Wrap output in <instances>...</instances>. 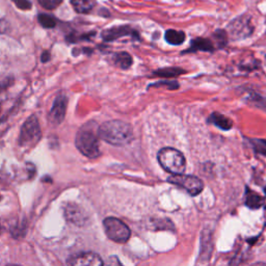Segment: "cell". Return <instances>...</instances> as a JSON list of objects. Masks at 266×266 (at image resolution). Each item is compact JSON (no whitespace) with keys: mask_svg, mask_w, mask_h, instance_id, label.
Here are the masks:
<instances>
[{"mask_svg":"<svg viewBox=\"0 0 266 266\" xmlns=\"http://www.w3.org/2000/svg\"><path fill=\"white\" fill-rule=\"evenodd\" d=\"M213 50H214V46L209 39L196 38L191 41L190 49H188L186 52H195V51L212 52Z\"/></svg>","mask_w":266,"mask_h":266,"instance_id":"cell-11","label":"cell"},{"mask_svg":"<svg viewBox=\"0 0 266 266\" xmlns=\"http://www.w3.org/2000/svg\"><path fill=\"white\" fill-rule=\"evenodd\" d=\"M214 37L218 41L219 45L224 46L227 43V40H228L227 39V33L224 30H217V31H215L214 32Z\"/></svg>","mask_w":266,"mask_h":266,"instance_id":"cell-22","label":"cell"},{"mask_svg":"<svg viewBox=\"0 0 266 266\" xmlns=\"http://www.w3.org/2000/svg\"><path fill=\"white\" fill-rule=\"evenodd\" d=\"M158 163L166 172L172 175H181L186 169L184 155L174 148H163L157 154Z\"/></svg>","mask_w":266,"mask_h":266,"instance_id":"cell-3","label":"cell"},{"mask_svg":"<svg viewBox=\"0 0 266 266\" xmlns=\"http://www.w3.org/2000/svg\"><path fill=\"white\" fill-rule=\"evenodd\" d=\"M42 137L39 120L36 115L30 117L22 125L19 135V146L22 148H32L36 146Z\"/></svg>","mask_w":266,"mask_h":266,"instance_id":"cell-4","label":"cell"},{"mask_svg":"<svg viewBox=\"0 0 266 266\" xmlns=\"http://www.w3.org/2000/svg\"><path fill=\"white\" fill-rule=\"evenodd\" d=\"M253 266H266V265L263 263H256V264H254Z\"/></svg>","mask_w":266,"mask_h":266,"instance_id":"cell-27","label":"cell"},{"mask_svg":"<svg viewBox=\"0 0 266 266\" xmlns=\"http://www.w3.org/2000/svg\"><path fill=\"white\" fill-rule=\"evenodd\" d=\"M101 36L104 41L112 42L126 36H132V37H135L136 39L137 32L128 25H122V26H114V27L103 30Z\"/></svg>","mask_w":266,"mask_h":266,"instance_id":"cell-10","label":"cell"},{"mask_svg":"<svg viewBox=\"0 0 266 266\" xmlns=\"http://www.w3.org/2000/svg\"><path fill=\"white\" fill-rule=\"evenodd\" d=\"M150 87H154V88H166L169 89H179V84L177 82H170V80H167V82H158L156 84H153Z\"/></svg>","mask_w":266,"mask_h":266,"instance_id":"cell-20","label":"cell"},{"mask_svg":"<svg viewBox=\"0 0 266 266\" xmlns=\"http://www.w3.org/2000/svg\"><path fill=\"white\" fill-rule=\"evenodd\" d=\"M104 231H105L106 236L118 244H125V242L130 238L131 232L130 229L127 227L125 223L120 221L119 218L115 217H107L103 222Z\"/></svg>","mask_w":266,"mask_h":266,"instance_id":"cell-5","label":"cell"},{"mask_svg":"<svg viewBox=\"0 0 266 266\" xmlns=\"http://www.w3.org/2000/svg\"><path fill=\"white\" fill-rule=\"evenodd\" d=\"M168 181L184 188L190 195H198L204 189L203 181L191 175H172L169 177Z\"/></svg>","mask_w":266,"mask_h":266,"instance_id":"cell-6","label":"cell"},{"mask_svg":"<svg viewBox=\"0 0 266 266\" xmlns=\"http://www.w3.org/2000/svg\"><path fill=\"white\" fill-rule=\"evenodd\" d=\"M15 3V5L23 10H27L31 8V3L28 1V0H11Z\"/></svg>","mask_w":266,"mask_h":266,"instance_id":"cell-21","label":"cell"},{"mask_svg":"<svg viewBox=\"0 0 266 266\" xmlns=\"http://www.w3.org/2000/svg\"><path fill=\"white\" fill-rule=\"evenodd\" d=\"M106 266H124L117 256H110L106 261Z\"/></svg>","mask_w":266,"mask_h":266,"instance_id":"cell-23","label":"cell"},{"mask_svg":"<svg viewBox=\"0 0 266 266\" xmlns=\"http://www.w3.org/2000/svg\"><path fill=\"white\" fill-rule=\"evenodd\" d=\"M98 129L97 123L90 121L83 125L77 131L75 146L78 151L88 158L95 159L101 154Z\"/></svg>","mask_w":266,"mask_h":266,"instance_id":"cell-2","label":"cell"},{"mask_svg":"<svg viewBox=\"0 0 266 266\" xmlns=\"http://www.w3.org/2000/svg\"><path fill=\"white\" fill-rule=\"evenodd\" d=\"M67 104H68V98L64 94L57 95L53 105L49 111L48 120L49 123L53 126H57L62 124V122L65 120L66 111H67Z\"/></svg>","mask_w":266,"mask_h":266,"instance_id":"cell-8","label":"cell"},{"mask_svg":"<svg viewBox=\"0 0 266 266\" xmlns=\"http://www.w3.org/2000/svg\"><path fill=\"white\" fill-rule=\"evenodd\" d=\"M11 79H9L8 77H5V78H1L0 77V90H1L2 89H5L9 86V82Z\"/></svg>","mask_w":266,"mask_h":266,"instance_id":"cell-24","label":"cell"},{"mask_svg":"<svg viewBox=\"0 0 266 266\" xmlns=\"http://www.w3.org/2000/svg\"><path fill=\"white\" fill-rule=\"evenodd\" d=\"M49 60H50V53L48 51H44L41 56L42 63H47Z\"/></svg>","mask_w":266,"mask_h":266,"instance_id":"cell-26","label":"cell"},{"mask_svg":"<svg viewBox=\"0 0 266 266\" xmlns=\"http://www.w3.org/2000/svg\"><path fill=\"white\" fill-rule=\"evenodd\" d=\"M209 121L214 124L218 128H221L222 130H230L231 128L233 127V122L231 121V119H229L226 115L222 114V113H218V112H213L210 118Z\"/></svg>","mask_w":266,"mask_h":266,"instance_id":"cell-12","label":"cell"},{"mask_svg":"<svg viewBox=\"0 0 266 266\" xmlns=\"http://www.w3.org/2000/svg\"><path fill=\"white\" fill-rule=\"evenodd\" d=\"M229 32L235 40L246 39L254 31V26L248 16H241L230 23Z\"/></svg>","mask_w":266,"mask_h":266,"instance_id":"cell-7","label":"cell"},{"mask_svg":"<svg viewBox=\"0 0 266 266\" xmlns=\"http://www.w3.org/2000/svg\"><path fill=\"white\" fill-rule=\"evenodd\" d=\"M38 20L44 28H53L56 26V19L51 15L40 14L38 16Z\"/></svg>","mask_w":266,"mask_h":266,"instance_id":"cell-18","label":"cell"},{"mask_svg":"<svg viewBox=\"0 0 266 266\" xmlns=\"http://www.w3.org/2000/svg\"><path fill=\"white\" fill-rule=\"evenodd\" d=\"M7 266H20V265H7Z\"/></svg>","mask_w":266,"mask_h":266,"instance_id":"cell-28","label":"cell"},{"mask_svg":"<svg viewBox=\"0 0 266 266\" xmlns=\"http://www.w3.org/2000/svg\"><path fill=\"white\" fill-rule=\"evenodd\" d=\"M8 27L7 22L4 20H0V33H3L4 31H6Z\"/></svg>","mask_w":266,"mask_h":266,"instance_id":"cell-25","label":"cell"},{"mask_svg":"<svg viewBox=\"0 0 266 266\" xmlns=\"http://www.w3.org/2000/svg\"><path fill=\"white\" fill-rule=\"evenodd\" d=\"M98 135L104 142L112 146L122 147L130 144L133 140V129L128 123L113 120L99 126Z\"/></svg>","mask_w":266,"mask_h":266,"instance_id":"cell-1","label":"cell"},{"mask_svg":"<svg viewBox=\"0 0 266 266\" xmlns=\"http://www.w3.org/2000/svg\"><path fill=\"white\" fill-rule=\"evenodd\" d=\"M38 1L40 5L43 6L45 9L52 10L60 6L63 2V0H38Z\"/></svg>","mask_w":266,"mask_h":266,"instance_id":"cell-19","label":"cell"},{"mask_svg":"<svg viewBox=\"0 0 266 266\" xmlns=\"http://www.w3.org/2000/svg\"><path fill=\"white\" fill-rule=\"evenodd\" d=\"M246 193V205L251 209H259L264 204V198L256 191L247 188Z\"/></svg>","mask_w":266,"mask_h":266,"instance_id":"cell-13","label":"cell"},{"mask_svg":"<svg viewBox=\"0 0 266 266\" xmlns=\"http://www.w3.org/2000/svg\"><path fill=\"white\" fill-rule=\"evenodd\" d=\"M112 61H113V64L117 67L121 68L122 70H127V69H129L133 63L132 56L128 52L115 53L113 55Z\"/></svg>","mask_w":266,"mask_h":266,"instance_id":"cell-14","label":"cell"},{"mask_svg":"<svg viewBox=\"0 0 266 266\" xmlns=\"http://www.w3.org/2000/svg\"><path fill=\"white\" fill-rule=\"evenodd\" d=\"M73 8L79 14H87L94 8L96 0H71Z\"/></svg>","mask_w":266,"mask_h":266,"instance_id":"cell-16","label":"cell"},{"mask_svg":"<svg viewBox=\"0 0 266 266\" xmlns=\"http://www.w3.org/2000/svg\"><path fill=\"white\" fill-rule=\"evenodd\" d=\"M185 73H186V71L183 70V69L181 68L171 67V68L159 69V70L154 72V75L157 77H161V78H176Z\"/></svg>","mask_w":266,"mask_h":266,"instance_id":"cell-17","label":"cell"},{"mask_svg":"<svg viewBox=\"0 0 266 266\" xmlns=\"http://www.w3.org/2000/svg\"><path fill=\"white\" fill-rule=\"evenodd\" d=\"M165 38H166V41L169 44L178 46V45H181V44L184 43L185 38H186V36H185V32L182 31V30L169 29V30L166 31Z\"/></svg>","mask_w":266,"mask_h":266,"instance_id":"cell-15","label":"cell"},{"mask_svg":"<svg viewBox=\"0 0 266 266\" xmlns=\"http://www.w3.org/2000/svg\"><path fill=\"white\" fill-rule=\"evenodd\" d=\"M68 266H103L102 258L96 253H79L67 260Z\"/></svg>","mask_w":266,"mask_h":266,"instance_id":"cell-9","label":"cell"}]
</instances>
